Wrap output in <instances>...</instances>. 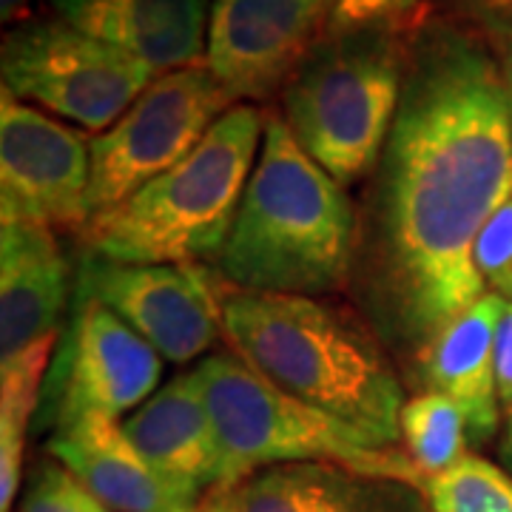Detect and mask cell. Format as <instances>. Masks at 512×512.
<instances>
[{"label":"cell","instance_id":"11","mask_svg":"<svg viewBox=\"0 0 512 512\" xmlns=\"http://www.w3.org/2000/svg\"><path fill=\"white\" fill-rule=\"evenodd\" d=\"M333 18L336 0H214L205 66L237 103L268 100L288 86Z\"/></svg>","mask_w":512,"mask_h":512},{"label":"cell","instance_id":"21","mask_svg":"<svg viewBox=\"0 0 512 512\" xmlns=\"http://www.w3.org/2000/svg\"><path fill=\"white\" fill-rule=\"evenodd\" d=\"M424 495L433 512H512V476L467 453L456 467L424 478Z\"/></svg>","mask_w":512,"mask_h":512},{"label":"cell","instance_id":"24","mask_svg":"<svg viewBox=\"0 0 512 512\" xmlns=\"http://www.w3.org/2000/svg\"><path fill=\"white\" fill-rule=\"evenodd\" d=\"M424 0H336L333 26H404Z\"/></svg>","mask_w":512,"mask_h":512},{"label":"cell","instance_id":"7","mask_svg":"<svg viewBox=\"0 0 512 512\" xmlns=\"http://www.w3.org/2000/svg\"><path fill=\"white\" fill-rule=\"evenodd\" d=\"M3 89L23 103L103 134L154 83L157 72L74 29L66 20H29L3 37Z\"/></svg>","mask_w":512,"mask_h":512},{"label":"cell","instance_id":"14","mask_svg":"<svg viewBox=\"0 0 512 512\" xmlns=\"http://www.w3.org/2000/svg\"><path fill=\"white\" fill-rule=\"evenodd\" d=\"M123 430L185 504L202 510V495L222 487V458L197 370H185L140 404Z\"/></svg>","mask_w":512,"mask_h":512},{"label":"cell","instance_id":"9","mask_svg":"<svg viewBox=\"0 0 512 512\" xmlns=\"http://www.w3.org/2000/svg\"><path fill=\"white\" fill-rule=\"evenodd\" d=\"M92 140L0 94V225L83 231L92 220Z\"/></svg>","mask_w":512,"mask_h":512},{"label":"cell","instance_id":"30","mask_svg":"<svg viewBox=\"0 0 512 512\" xmlns=\"http://www.w3.org/2000/svg\"><path fill=\"white\" fill-rule=\"evenodd\" d=\"M510 109H512V94H510Z\"/></svg>","mask_w":512,"mask_h":512},{"label":"cell","instance_id":"29","mask_svg":"<svg viewBox=\"0 0 512 512\" xmlns=\"http://www.w3.org/2000/svg\"><path fill=\"white\" fill-rule=\"evenodd\" d=\"M32 0H0V18L3 23H15L29 12Z\"/></svg>","mask_w":512,"mask_h":512},{"label":"cell","instance_id":"20","mask_svg":"<svg viewBox=\"0 0 512 512\" xmlns=\"http://www.w3.org/2000/svg\"><path fill=\"white\" fill-rule=\"evenodd\" d=\"M399 427L404 453L413 458L424 478L439 476L467 456V421L456 404L441 393L427 390L404 402Z\"/></svg>","mask_w":512,"mask_h":512},{"label":"cell","instance_id":"18","mask_svg":"<svg viewBox=\"0 0 512 512\" xmlns=\"http://www.w3.org/2000/svg\"><path fill=\"white\" fill-rule=\"evenodd\" d=\"M49 453L111 512H202L185 504L123 430V419L83 413L57 424Z\"/></svg>","mask_w":512,"mask_h":512},{"label":"cell","instance_id":"5","mask_svg":"<svg viewBox=\"0 0 512 512\" xmlns=\"http://www.w3.org/2000/svg\"><path fill=\"white\" fill-rule=\"evenodd\" d=\"M404 26H333L282 89V120L342 185L382 160L402 97Z\"/></svg>","mask_w":512,"mask_h":512},{"label":"cell","instance_id":"6","mask_svg":"<svg viewBox=\"0 0 512 512\" xmlns=\"http://www.w3.org/2000/svg\"><path fill=\"white\" fill-rule=\"evenodd\" d=\"M194 370L220 447L222 487L217 493L259 470L299 461L339 464L353 473L396 478L424 490V476L404 450L382 447L342 419L299 402L234 350L211 353Z\"/></svg>","mask_w":512,"mask_h":512},{"label":"cell","instance_id":"19","mask_svg":"<svg viewBox=\"0 0 512 512\" xmlns=\"http://www.w3.org/2000/svg\"><path fill=\"white\" fill-rule=\"evenodd\" d=\"M52 348H40L0 365V512L12 510L23 478V456L40 382Z\"/></svg>","mask_w":512,"mask_h":512},{"label":"cell","instance_id":"1","mask_svg":"<svg viewBox=\"0 0 512 512\" xmlns=\"http://www.w3.org/2000/svg\"><path fill=\"white\" fill-rule=\"evenodd\" d=\"M510 197V89L493 49L456 23H424L407 40L376 197L379 285L419 350L487 293L473 254Z\"/></svg>","mask_w":512,"mask_h":512},{"label":"cell","instance_id":"17","mask_svg":"<svg viewBox=\"0 0 512 512\" xmlns=\"http://www.w3.org/2000/svg\"><path fill=\"white\" fill-rule=\"evenodd\" d=\"M507 299L487 291L464 313L421 348L419 370L424 384L447 396L467 421L470 441H487L498 433V367L495 339Z\"/></svg>","mask_w":512,"mask_h":512},{"label":"cell","instance_id":"2","mask_svg":"<svg viewBox=\"0 0 512 512\" xmlns=\"http://www.w3.org/2000/svg\"><path fill=\"white\" fill-rule=\"evenodd\" d=\"M222 336L268 382L382 447L402 439V384L376 336L316 296L225 291Z\"/></svg>","mask_w":512,"mask_h":512},{"label":"cell","instance_id":"3","mask_svg":"<svg viewBox=\"0 0 512 512\" xmlns=\"http://www.w3.org/2000/svg\"><path fill=\"white\" fill-rule=\"evenodd\" d=\"M356 211L345 185L313 160L282 117H268L237 220L217 256L234 291L325 296L348 282Z\"/></svg>","mask_w":512,"mask_h":512},{"label":"cell","instance_id":"27","mask_svg":"<svg viewBox=\"0 0 512 512\" xmlns=\"http://www.w3.org/2000/svg\"><path fill=\"white\" fill-rule=\"evenodd\" d=\"M458 12L473 15L476 20H495V18H510L512 15V0H450Z\"/></svg>","mask_w":512,"mask_h":512},{"label":"cell","instance_id":"23","mask_svg":"<svg viewBox=\"0 0 512 512\" xmlns=\"http://www.w3.org/2000/svg\"><path fill=\"white\" fill-rule=\"evenodd\" d=\"M476 271L487 291L512 302V197L484 225L476 242Z\"/></svg>","mask_w":512,"mask_h":512},{"label":"cell","instance_id":"8","mask_svg":"<svg viewBox=\"0 0 512 512\" xmlns=\"http://www.w3.org/2000/svg\"><path fill=\"white\" fill-rule=\"evenodd\" d=\"M231 106L237 100L208 66L157 74L126 114L92 140V217L188 157Z\"/></svg>","mask_w":512,"mask_h":512},{"label":"cell","instance_id":"26","mask_svg":"<svg viewBox=\"0 0 512 512\" xmlns=\"http://www.w3.org/2000/svg\"><path fill=\"white\" fill-rule=\"evenodd\" d=\"M484 29H487V43L493 46V55L498 60L501 77H504V83L512 94V15L510 18L484 20Z\"/></svg>","mask_w":512,"mask_h":512},{"label":"cell","instance_id":"12","mask_svg":"<svg viewBox=\"0 0 512 512\" xmlns=\"http://www.w3.org/2000/svg\"><path fill=\"white\" fill-rule=\"evenodd\" d=\"M163 356L106 305L83 299L66 356L57 424L83 413L120 419L146 404L163 379Z\"/></svg>","mask_w":512,"mask_h":512},{"label":"cell","instance_id":"28","mask_svg":"<svg viewBox=\"0 0 512 512\" xmlns=\"http://www.w3.org/2000/svg\"><path fill=\"white\" fill-rule=\"evenodd\" d=\"M498 456L504 470L512 476V404L507 407V416H504V430H501V441H498Z\"/></svg>","mask_w":512,"mask_h":512},{"label":"cell","instance_id":"16","mask_svg":"<svg viewBox=\"0 0 512 512\" xmlns=\"http://www.w3.org/2000/svg\"><path fill=\"white\" fill-rule=\"evenodd\" d=\"M69 268L55 231L0 225V365L55 348Z\"/></svg>","mask_w":512,"mask_h":512},{"label":"cell","instance_id":"15","mask_svg":"<svg viewBox=\"0 0 512 512\" xmlns=\"http://www.w3.org/2000/svg\"><path fill=\"white\" fill-rule=\"evenodd\" d=\"M57 18L157 74L205 66L208 0H52Z\"/></svg>","mask_w":512,"mask_h":512},{"label":"cell","instance_id":"25","mask_svg":"<svg viewBox=\"0 0 512 512\" xmlns=\"http://www.w3.org/2000/svg\"><path fill=\"white\" fill-rule=\"evenodd\" d=\"M495 367H498V393L501 404H512V302H507L504 316L498 322V339H495Z\"/></svg>","mask_w":512,"mask_h":512},{"label":"cell","instance_id":"22","mask_svg":"<svg viewBox=\"0 0 512 512\" xmlns=\"http://www.w3.org/2000/svg\"><path fill=\"white\" fill-rule=\"evenodd\" d=\"M20 512H111L63 464H43L32 478Z\"/></svg>","mask_w":512,"mask_h":512},{"label":"cell","instance_id":"13","mask_svg":"<svg viewBox=\"0 0 512 512\" xmlns=\"http://www.w3.org/2000/svg\"><path fill=\"white\" fill-rule=\"evenodd\" d=\"M202 512H433L421 487L365 476L339 464L299 461L259 470L208 495Z\"/></svg>","mask_w":512,"mask_h":512},{"label":"cell","instance_id":"4","mask_svg":"<svg viewBox=\"0 0 512 512\" xmlns=\"http://www.w3.org/2000/svg\"><path fill=\"white\" fill-rule=\"evenodd\" d=\"M268 117L254 103L222 114L188 157L80 231L86 256L126 265H202L222 254Z\"/></svg>","mask_w":512,"mask_h":512},{"label":"cell","instance_id":"10","mask_svg":"<svg viewBox=\"0 0 512 512\" xmlns=\"http://www.w3.org/2000/svg\"><path fill=\"white\" fill-rule=\"evenodd\" d=\"M77 288L174 365L200 359L222 336L225 293L205 265H126L86 256Z\"/></svg>","mask_w":512,"mask_h":512}]
</instances>
